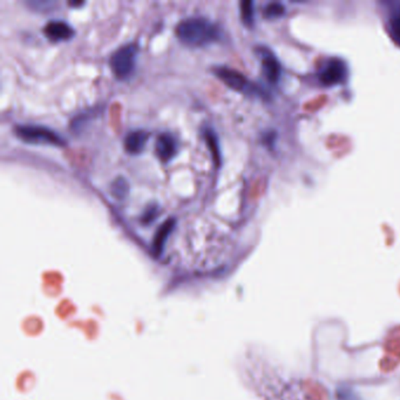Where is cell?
Segmentation results:
<instances>
[{
  "mask_svg": "<svg viewBox=\"0 0 400 400\" xmlns=\"http://www.w3.org/2000/svg\"><path fill=\"white\" fill-rule=\"evenodd\" d=\"M176 36L184 45L199 47L220 39L221 31L216 24L202 16H190L176 26Z\"/></svg>",
  "mask_w": 400,
  "mask_h": 400,
  "instance_id": "obj_1",
  "label": "cell"
},
{
  "mask_svg": "<svg viewBox=\"0 0 400 400\" xmlns=\"http://www.w3.org/2000/svg\"><path fill=\"white\" fill-rule=\"evenodd\" d=\"M138 46L135 44H126L115 49L110 58V68L118 79L129 77L135 68Z\"/></svg>",
  "mask_w": 400,
  "mask_h": 400,
  "instance_id": "obj_2",
  "label": "cell"
},
{
  "mask_svg": "<svg viewBox=\"0 0 400 400\" xmlns=\"http://www.w3.org/2000/svg\"><path fill=\"white\" fill-rule=\"evenodd\" d=\"M14 132L16 136L21 138L25 142L42 143V145H54V146L65 145V140L47 127L37 126V125H19L14 128Z\"/></svg>",
  "mask_w": 400,
  "mask_h": 400,
  "instance_id": "obj_3",
  "label": "cell"
},
{
  "mask_svg": "<svg viewBox=\"0 0 400 400\" xmlns=\"http://www.w3.org/2000/svg\"><path fill=\"white\" fill-rule=\"evenodd\" d=\"M214 73L225 82L227 86L240 92H248L253 90V85L250 84L249 80L245 78L243 74L240 73L238 71L229 68L227 66H217L214 68Z\"/></svg>",
  "mask_w": 400,
  "mask_h": 400,
  "instance_id": "obj_4",
  "label": "cell"
},
{
  "mask_svg": "<svg viewBox=\"0 0 400 400\" xmlns=\"http://www.w3.org/2000/svg\"><path fill=\"white\" fill-rule=\"evenodd\" d=\"M345 74L347 67L343 60L339 58H331L321 71L319 79L324 85H336L343 80Z\"/></svg>",
  "mask_w": 400,
  "mask_h": 400,
  "instance_id": "obj_5",
  "label": "cell"
},
{
  "mask_svg": "<svg viewBox=\"0 0 400 400\" xmlns=\"http://www.w3.org/2000/svg\"><path fill=\"white\" fill-rule=\"evenodd\" d=\"M262 70L270 82H277L281 77V64L269 49H261Z\"/></svg>",
  "mask_w": 400,
  "mask_h": 400,
  "instance_id": "obj_6",
  "label": "cell"
},
{
  "mask_svg": "<svg viewBox=\"0 0 400 400\" xmlns=\"http://www.w3.org/2000/svg\"><path fill=\"white\" fill-rule=\"evenodd\" d=\"M177 151V143L172 134L162 133L158 136L155 142V153L158 158L162 161H169Z\"/></svg>",
  "mask_w": 400,
  "mask_h": 400,
  "instance_id": "obj_7",
  "label": "cell"
},
{
  "mask_svg": "<svg viewBox=\"0 0 400 400\" xmlns=\"http://www.w3.org/2000/svg\"><path fill=\"white\" fill-rule=\"evenodd\" d=\"M44 33L51 40L60 41L73 37L74 31L65 21H51L44 26Z\"/></svg>",
  "mask_w": 400,
  "mask_h": 400,
  "instance_id": "obj_8",
  "label": "cell"
},
{
  "mask_svg": "<svg viewBox=\"0 0 400 400\" xmlns=\"http://www.w3.org/2000/svg\"><path fill=\"white\" fill-rule=\"evenodd\" d=\"M148 138H149V134L147 132L141 131V129L131 131L125 136L123 147L129 154H139L146 146Z\"/></svg>",
  "mask_w": 400,
  "mask_h": 400,
  "instance_id": "obj_9",
  "label": "cell"
},
{
  "mask_svg": "<svg viewBox=\"0 0 400 400\" xmlns=\"http://www.w3.org/2000/svg\"><path fill=\"white\" fill-rule=\"evenodd\" d=\"M174 225H175V218H168V220L164 221L162 225H160V228L156 232L155 237H154V241H153V248H154L155 253L161 251L164 241L174 229Z\"/></svg>",
  "mask_w": 400,
  "mask_h": 400,
  "instance_id": "obj_10",
  "label": "cell"
},
{
  "mask_svg": "<svg viewBox=\"0 0 400 400\" xmlns=\"http://www.w3.org/2000/svg\"><path fill=\"white\" fill-rule=\"evenodd\" d=\"M204 139L207 142L209 149L212 151V159L215 161V164L218 166L221 161L220 148H218V142H217L216 134L214 133L212 129L205 128L203 132Z\"/></svg>",
  "mask_w": 400,
  "mask_h": 400,
  "instance_id": "obj_11",
  "label": "cell"
},
{
  "mask_svg": "<svg viewBox=\"0 0 400 400\" xmlns=\"http://www.w3.org/2000/svg\"><path fill=\"white\" fill-rule=\"evenodd\" d=\"M110 192L116 199H125L129 192V184L125 177L118 176L110 184Z\"/></svg>",
  "mask_w": 400,
  "mask_h": 400,
  "instance_id": "obj_12",
  "label": "cell"
},
{
  "mask_svg": "<svg viewBox=\"0 0 400 400\" xmlns=\"http://www.w3.org/2000/svg\"><path fill=\"white\" fill-rule=\"evenodd\" d=\"M284 12H286V8L279 1L269 3L264 6V10H263L264 16H268V18H276V16H282Z\"/></svg>",
  "mask_w": 400,
  "mask_h": 400,
  "instance_id": "obj_13",
  "label": "cell"
},
{
  "mask_svg": "<svg viewBox=\"0 0 400 400\" xmlns=\"http://www.w3.org/2000/svg\"><path fill=\"white\" fill-rule=\"evenodd\" d=\"M241 16L243 23L247 25H253V3L251 0H243L241 3Z\"/></svg>",
  "mask_w": 400,
  "mask_h": 400,
  "instance_id": "obj_14",
  "label": "cell"
},
{
  "mask_svg": "<svg viewBox=\"0 0 400 400\" xmlns=\"http://www.w3.org/2000/svg\"><path fill=\"white\" fill-rule=\"evenodd\" d=\"M159 214V208L156 204H149L147 208L145 209L142 214L143 223H149L151 221H154Z\"/></svg>",
  "mask_w": 400,
  "mask_h": 400,
  "instance_id": "obj_15",
  "label": "cell"
},
{
  "mask_svg": "<svg viewBox=\"0 0 400 400\" xmlns=\"http://www.w3.org/2000/svg\"><path fill=\"white\" fill-rule=\"evenodd\" d=\"M391 31L393 36L400 40V8H397L391 16Z\"/></svg>",
  "mask_w": 400,
  "mask_h": 400,
  "instance_id": "obj_16",
  "label": "cell"
},
{
  "mask_svg": "<svg viewBox=\"0 0 400 400\" xmlns=\"http://www.w3.org/2000/svg\"><path fill=\"white\" fill-rule=\"evenodd\" d=\"M29 6H32V8H40L41 6H45L46 8H49V6H51V5H53L54 3H52V1H41V0H39V1H29Z\"/></svg>",
  "mask_w": 400,
  "mask_h": 400,
  "instance_id": "obj_17",
  "label": "cell"
},
{
  "mask_svg": "<svg viewBox=\"0 0 400 400\" xmlns=\"http://www.w3.org/2000/svg\"><path fill=\"white\" fill-rule=\"evenodd\" d=\"M275 140V133H268L266 136L263 138V141L266 143H273Z\"/></svg>",
  "mask_w": 400,
  "mask_h": 400,
  "instance_id": "obj_18",
  "label": "cell"
},
{
  "mask_svg": "<svg viewBox=\"0 0 400 400\" xmlns=\"http://www.w3.org/2000/svg\"><path fill=\"white\" fill-rule=\"evenodd\" d=\"M82 1H71L70 5H73V6H78V5H82Z\"/></svg>",
  "mask_w": 400,
  "mask_h": 400,
  "instance_id": "obj_19",
  "label": "cell"
}]
</instances>
